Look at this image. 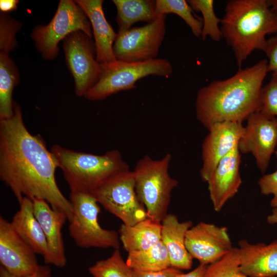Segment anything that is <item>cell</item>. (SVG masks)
I'll list each match as a JSON object with an SVG mask.
<instances>
[{
    "instance_id": "6da1fadb",
    "label": "cell",
    "mask_w": 277,
    "mask_h": 277,
    "mask_svg": "<svg viewBox=\"0 0 277 277\" xmlns=\"http://www.w3.org/2000/svg\"><path fill=\"white\" fill-rule=\"evenodd\" d=\"M56 161L39 135L29 132L19 105L14 103L10 118L0 120V178L19 204L24 197L45 200L66 214L69 222L72 204L55 180Z\"/></svg>"
},
{
    "instance_id": "7a4b0ae2",
    "label": "cell",
    "mask_w": 277,
    "mask_h": 277,
    "mask_svg": "<svg viewBox=\"0 0 277 277\" xmlns=\"http://www.w3.org/2000/svg\"><path fill=\"white\" fill-rule=\"evenodd\" d=\"M268 61L261 60L223 80H214L198 91L197 119L207 129L217 123H242L259 107L260 95L267 72Z\"/></svg>"
},
{
    "instance_id": "3957f363",
    "label": "cell",
    "mask_w": 277,
    "mask_h": 277,
    "mask_svg": "<svg viewBox=\"0 0 277 277\" xmlns=\"http://www.w3.org/2000/svg\"><path fill=\"white\" fill-rule=\"evenodd\" d=\"M221 24L239 68L254 50L264 51L267 34L277 32V17L267 0L228 1Z\"/></svg>"
},
{
    "instance_id": "277c9868",
    "label": "cell",
    "mask_w": 277,
    "mask_h": 277,
    "mask_svg": "<svg viewBox=\"0 0 277 277\" xmlns=\"http://www.w3.org/2000/svg\"><path fill=\"white\" fill-rule=\"evenodd\" d=\"M50 151L71 192L92 193L112 176L129 170L117 150L96 155L54 145Z\"/></svg>"
},
{
    "instance_id": "5b68a950",
    "label": "cell",
    "mask_w": 277,
    "mask_h": 277,
    "mask_svg": "<svg viewBox=\"0 0 277 277\" xmlns=\"http://www.w3.org/2000/svg\"><path fill=\"white\" fill-rule=\"evenodd\" d=\"M171 160L169 153L160 160L145 155L137 161L133 171L135 192L146 208L147 217L159 222L167 214L171 192L178 185L169 173Z\"/></svg>"
},
{
    "instance_id": "8992f818",
    "label": "cell",
    "mask_w": 277,
    "mask_h": 277,
    "mask_svg": "<svg viewBox=\"0 0 277 277\" xmlns=\"http://www.w3.org/2000/svg\"><path fill=\"white\" fill-rule=\"evenodd\" d=\"M101 64L98 81L84 96L91 101L103 100L119 91L134 89L138 80L148 75L168 77L173 72L171 64L162 58L140 62L116 60Z\"/></svg>"
},
{
    "instance_id": "52a82bcc",
    "label": "cell",
    "mask_w": 277,
    "mask_h": 277,
    "mask_svg": "<svg viewBox=\"0 0 277 277\" xmlns=\"http://www.w3.org/2000/svg\"><path fill=\"white\" fill-rule=\"evenodd\" d=\"M69 200L73 215L69 222V233L78 247L119 249L118 233L104 229L99 224L100 207L92 193L71 192Z\"/></svg>"
},
{
    "instance_id": "ba28073f",
    "label": "cell",
    "mask_w": 277,
    "mask_h": 277,
    "mask_svg": "<svg viewBox=\"0 0 277 277\" xmlns=\"http://www.w3.org/2000/svg\"><path fill=\"white\" fill-rule=\"evenodd\" d=\"M76 31L92 37L90 23L83 9L75 1L61 0L49 23L34 27L31 36L42 56L52 60L58 53L60 42Z\"/></svg>"
},
{
    "instance_id": "9c48e42d",
    "label": "cell",
    "mask_w": 277,
    "mask_h": 277,
    "mask_svg": "<svg viewBox=\"0 0 277 277\" xmlns=\"http://www.w3.org/2000/svg\"><path fill=\"white\" fill-rule=\"evenodd\" d=\"M92 194L99 204L124 225H133L148 217L146 208L135 192L133 171L115 175Z\"/></svg>"
},
{
    "instance_id": "30bf717a",
    "label": "cell",
    "mask_w": 277,
    "mask_h": 277,
    "mask_svg": "<svg viewBox=\"0 0 277 277\" xmlns=\"http://www.w3.org/2000/svg\"><path fill=\"white\" fill-rule=\"evenodd\" d=\"M166 15L151 23L118 32L113 46L116 60L140 62L156 58L166 34Z\"/></svg>"
},
{
    "instance_id": "8fae6325",
    "label": "cell",
    "mask_w": 277,
    "mask_h": 277,
    "mask_svg": "<svg viewBox=\"0 0 277 277\" xmlns=\"http://www.w3.org/2000/svg\"><path fill=\"white\" fill-rule=\"evenodd\" d=\"M92 38L81 31L70 33L63 40L67 66L74 81L75 94L85 96L98 81L101 64L96 57Z\"/></svg>"
},
{
    "instance_id": "7c38bea8",
    "label": "cell",
    "mask_w": 277,
    "mask_h": 277,
    "mask_svg": "<svg viewBox=\"0 0 277 277\" xmlns=\"http://www.w3.org/2000/svg\"><path fill=\"white\" fill-rule=\"evenodd\" d=\"M247 121L238 147L241 153H251L257 167L264 173L277 145V118L267 117L257 111Z\"/></svg>"
},
{
    "instance_id": "4fadbf2b",
    "label": "cell",
    "mask_w": 277,
    "mask_h": 277,
    "mask_svg": "<svg viewBox=\"0 0 277 277\" xmlns=\"http://www.w3.org/2000/svg\"><path fill=\"white\" fill-rule=\"evenodd\" d=\"M185 246L193 259L206 265L218 261L233 248L226 227L203 222L187 231Z\"/></svg>"
},
{
    "instance_id": "5bb4252c",
    "label": "cell",
    "mask_w": 277,
    "mask_h": 277,
    "mask_svg": "<svg viewBox=\"0 0 277 277\" xmlns=\"http://www.w3.org/2000/svg\"><path fill=\"white\" fill-rule=\"evenodd\" d=\"M36 254L16 232L11 222L1 216V266L14 275H30L36 272L40 265Z\"/></svg>"
},
{
    "instance_id": "9a60e30c",
    "label": "cell",
    "mask_w": 277,
    "mask_h": 277,
    "mask_svg": "<svg viewBox=\"0 0 277 277\" xmlns=\"http://www.w3.org/2000/svg\"><path fill=\"white\" fill-rule=\"evenodd\" d=\"M202 146L200 176L206 182L220 161L238 146L244 131L242 123L224 122L212 125Z\"/></svg>"
},
{
    "instance_id": "2e32d148",
    "label": "cell",
    "mask_w": 277,
    "mask_h": 277,
    "mask_svg": "<svg viewBox=\"0 0 277 277\" xmlns=\"http://www.w3.org/2000/svg\"><path fill=\"white\" fill-rule=\"evenodd\" d=\"M241 157L236 146L220 161L206 182L213 209L216 212L221 211L238 193L242 183L240 173Z\"/></svg>"
},
{
    "instance_id": "e0dca14e",
    "label": "cell",
    "mask_w": 277,
    "mask_h": 277,
    "mask_svg": "<svg viewBox=\"0 0 277 277\" xmlns=\"http://www.w3.org/2000/svg\"><path fill=\"white\" fill-rule=\"evenodd\" d=\"M33 212L39 223L48 243L53 265L63 268L67 263L65 248L62 229L67 216L64 212L55 210L44 200H32Z\"/></svg>"
},
{
    "instance_id": "ac0fdd59",
    "label": "cell",
    "mask_w": 277,
    "mask_h": 277,
    "mask_svg": "<svg viewBox=\"0 0 277 277\" xmlns=\"http://www.w3.org/2000/svg\"><path fill=\"white\" fill-rule=\"evenodd\" d=\"M238 247L240 268L249 277L277 276V239L269 244L240 240Z\"/></svg>"
},
{
    "instance_id": "d6986e66",
    "label": "cell",
    "mask_w": 277,
    "mask_h": 277,
    "mask_svg": "<svg viewBox=\"0 0 277 277\" xmlns=\"http://www.w3.org/2000/svg\"><path fill=\"white\" fill-rule=\"evenodd\" d=\"M76 3L88 17L92 28L96 57L100 64L116 60L113 51L117 34L107 22L103 9L102 0H76Z\"/></svg>"
},
{
    "instance_id": "ffe728a7",
    "label": "cell",
    "mask_w": 277,
    "mask_h": 277,
    "mask_svg": "<svg viewBox=\"0 0 277 277\" xmlns=\"http://www.w3.org/2000/svg\"><path fill=\"white\" fill-rule=\"evenodd\" d=\"M161 225V241L167 250L171 266L180 270L190 269L193 259L186 249L185 238L192 222H180L176 215L167 214Z\"/></svg>"
},
{
    "instance_id": "44dd1931",
    "label": "cell",
    "mask_w": 277,
    "mask_h": 277,
    "mask_svg": "<svg viewBox=\"0 0 277 277\" xmlns=\"http://www.w3.org/2000/svg\"><path fill=\"white\" fill-rule=\"evenodd\" d=\"M11 224L19 236L34 252L41 255L46 264L52 263L48 243L43 229L33 212V202L25 197L19 203Z\"/></svg>"
},
{
    "instance_id": "7402d4cb",
    "label": "cell",
    "mask_w": 277,
    "mask_h": 277,
    "mask_svg": "<svg viewBox=\"0 0 277 277\" xmlns=\"http://www.w3.org/2000/svg\"><path fill=\"white\" fill-rule=\"evenodd\" d=\"M161 222L150 218L128 226L122 224L118 230L120 240L128 253L147 250L161 241Z\"/></svg>"
},
{
    "instance_id": "603a6c76",
    "label": "cell",
    "mask_w": 277,
    "mask_h": 277,
    "mask_svg": "<svg viewBox=\"0 0 277 277\" xmlns=\"http://www.w3.org/2000/svg\"><path fill=\"white\" fill-rule=\"evenodd\" d=\"M117 10L116 22L118 32L126 31L137 22L148 24L154 21L155 1L151 0H113Z\"/></svg>"
},
{
    "instance_id": "cb8c5ba5",
    "label": "cell",
    "mask_w": 277,
    "mask_h": 277,
    "mask_svg": "<svg viewBox=\"0 0 277 277\" xmlns=\"http://www.w3.org/2000/svg\"><path fill=\"white\" fill-rule=\"evenodd\" d=\"M19 73L9 52L0 51V120L12 117L14 113L12 93L19 82Z\"/></svg>"
},
{
    "instance_id": "d4e9b609",
    "label": "cell",
    "mask_w": 277,
    "mask_h": 277,
    "mask_svg": "<svg viewBox=\"0 0 277 277\" xmlns=\"http://www.w3.org/2000/svg\"><path fill=\"white\" fill-rule=\"evenodd\" d=\"M126 262L137 271H156L171 267L167 250L161 241L147 250L128 253Z\"/></svg>"
},
{
    "instance_id": "484cf974",
    "label": "cell",
    "mask_w": 277,
    "mask_h": 277,
    "mask_svg": "<svg viewBox=\"0 0 277 277\" xmlns=\"http://www.w3.org/2000/svg\"><path fill=\"white\" fill-rule=\"evenodd\" d=\"M155 15L157 17L174 13L181 17L197 37H201L203 25V19L194 15L193 10L185 0H156Z\"/></svg>"
},
{
    "instance_id": "4316f807",
    "label": "cell",
    "mask_w": 277,
    "mask_h": 277,
    "mask_svg": "<svg viewBox=\"0 0 277 277\" xmlns=\"http://www.w3.org/2000/svg\"><path fill=\"white\" fill-rule=\"evenodd\" d=\"M88 271L92 277H133V269L124 260L119 249H114L109 258L97 261Z\"/></svg>"
},
{
    "instance_id": "83f0119b",
    "label": "cell",
    "mask_w": 277,
    "mask_h": 277,
    "mask_svg": "<svg viewBox=\"0 0 277 277\" xmlns=\"http://www.w3.org/2000/svg\"><path fill=\"white\" fill-rule=\"evenodd\" d=\"M187 2L193 10L201 12L203 25L201 38L205 40L207 36L215 42L222 37L220 24L222 19L217 17L214 10L213 0H189Z\"/></svg>"
},
{
    "instance_id": "f1b7e54d",
    "label": "cell",
    "mask_w": 277,
    "mask_h": 277,
    "mask_svg": "<svg viewBox=\"0 0 277 277\" xmlns=\"http://www.w3.org/2000/svg\"><path fill=\"white\" fill-rule=\"evenodd\" d=\"M204 277H249L240 268L238 248L232 249L215 262L207 266Z\"/></svg>"
},
{
    "instance_id": "f546056e",
    "label": "cell",
    "mask_w": 277,
    "mask_h": 277,
    "mask_svg": "<svg viewBox=\"0 0 277 277\" xmlns=\"http://www.w3.org/2000/svg\"><path fill=\"white\" fill-rule=\"evenodd\" d=\"M258 112L269 118L277 116V75H272L268 83L262 87Z\"/></svg>"
},
{
    "instance_id": "4dcf8cb0",
    "label": "cell",
    "mask_w": 277,
    "mask_h": 277,
    "mask_svg": "<svg viewBox=\"0 0 277 277\" xmlns=\"http://www.w3.org/2000/svg\"><path fill=\"white\" fill-rule=\"evenodd\" d=\"M21 27V23L5 13L0 15V51L9 53L16 46L15 35Z\"/></svg>"
},
{
    "instance_id": "1f68e13d",
    "label": "cell",
    "mask_w": 277,
    "mask_h": 277,
    "mask_svg": "<svg viewBox=\"0 0 277 277\" xmlns=\"http://www.w3.org/2000/svg\"><path fill=\"white\" fill-rule=\"evenodd\" d=\"M258 185L262 194L273 195L270 206L273 208H277V170L271 173L263 175L259 180Z\"/></svg>"
},
{
    "instance_id": "d6a6232c",
    "label": "cell",
    "mask_w": 277,
    "mask_h": 277,
    "mask_svg": "<svg viewBox=\"0 0 277 277\" xmlns=\"http://www.w3.org/2000/svg\"><path fill=\"white\" fill-rule=\"evenodd\" d=\"M263 52L268 58L267 72L277 75V34L267 39Z\"/></svg>"
},
{
    "instance_id": "836d02e7",
    "label": "cell",
    "mask_w": 277,
    "mask_h": 277,
    "mask_svg": "<svg viewBox=\"0 0 277 277\" xmlns=\"http://www.w3.org/2000/svg\"><path fill=\"white\" fill-rule=\"evenodd\" d=\"M181 273V270L171 266L156 271L133 270V277H178Z\"/></svg>"
},
{
    "instance_id": "e575fe53",
    "label": "cell",
    "mask_w": 277,
    "mask_h": 277,
    "mask_svg": "<svg viewBox=\"0 0 277 277\" xmlns=\"http://www.w3.org/2000/svg\"><path fill=\"white\" fill-rule=\"evenodd\" d=\"M0 277H52V274L50 267L47 264L43 265H40L36 272L33 274L25 276H18L12 275L1 266Z\"/></svg>"
},
{
    "instance_id": "d590c367",
    "label": "cell",
    "mask_w": 277,
    "mask_h": 277,
    "mask_svg": "<svg viewBox=\"0 0 277 277\" xmlns=\"http://www.w3.org/2000/svg\"><path fill=\"white\" fill-rule=\"evenodd\" d=\"M17 0H1L0 10L3 13L14 11L17 9Z\"/></svg>"
},
{
    "instance_id": "8d00e7d4",
    "label": "cell",
    "mask_w": 277,
    "mask_h": 277,
    "mask_svg": "<svg viewBox=\"0 0 277 277\" xmlns=\"http://www.w3.org/2000/svg\"><path fill=\"white\" fill-rule=\"evenodd\" d=\"M207 266V265L200 264V265L193 270L187 273H182L178 277H204Z\"/></svg>"
},
{
    "instance_id": "74e56055",
    "label": "cell",
    "mask_w": 277,
    "mask_h": 277,
    "mask_svg": "<svg viewBox=\"0 0 277 277\" xmlns=\"http://www.w3.org/2000/svg\"><path fill=\"white\" fill-rule=\"evenodd\" d=\"M267 221L269 224L277 225V208H273L271 213L267 217Z\"/></svg>"
},
{
    "instance_id": "f35d334b",
    "label": "cell",
    "mask_w": 277,
    "mask_h": 277,
    "mask_svg": "<svg viewBox=\"0 0 277 277\" xmlns=\"http://www.w3.org/2000/svg\"><path fill=\"white\" fill-rule=\"evenodd\" d=\"M267 3L277 17V0H267Z\"/></svg>"
},
{
    "instance_id": "ab89813d",
    "label": "cell",
    "mask_w": 277,
    "mask_h": 277,
    "mask_svg": "<svg viewBox=\"0 0 277 277\" xmlns=\"http://www.w3.org/2000/svg\"><path fill=\"white\" fill-rule=\"evenodd\" d=\"M274 153H275V154L276 155V156L277 157V150L276 151H275ZM276 168H277V166H276Z\"/></svg>"
}]
</instances>
